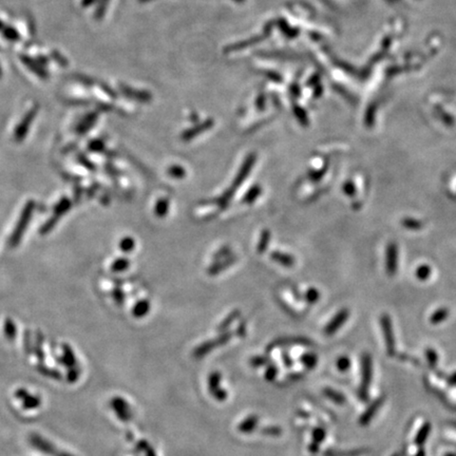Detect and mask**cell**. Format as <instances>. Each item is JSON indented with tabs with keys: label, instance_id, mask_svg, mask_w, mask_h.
<instances>
[{
	"label": "cell",
	"instance_id": "obj_4",
	"mask_svg": "<svg viewBox=\"0 0 456 456\" xmlns=\"http://www.w3.org/2000/svg\"><path fill=\"white\" fill-rule=\"evenodd\" d=\"M382 326L384 328V334L386 337V341L388 348H392L394 344H393V330H392V324H391V320H390V317L386 315H384L382 317Z\"/></svg>",
	"mask_w": 456,
	"mask_h": 456
},
{
	"label": "cell",
	"instance_id": "obj_9",
	"mask_svg": "<svg viewBox=\"0 0 456 456\" xmlns=\"http://www.w3.org/2000/svg\"><path fill=\"white\" fill-rule=\"evenodd\" d=\"M402 224L410 230H420L422 226V224L420 221H417V220H415V218H404Z\"/></svg>",
	"mask_w": 456,
	"mask_h": 456
},
{
	"label": "cell",
	"instance_id": "obj_12",
	"mask_svg": "<svg viewBox=\"0 0 456 456\" xmlns=\"http://www.w3.org/2000/svg\"><path fill=\"white\" fill-rule=\"evenodd\" d=\"M270 232L268 230H264L262 232V236H261V240L259 242V246H258V250L259 252H264L266 250V247H268V243L270 241Z\"/></svg>",
	"mask_w": 456,
	"mask_h": 456
},
{
	"label": "cell",
	"instance_id": "obj_13",
	"mask_svg": "<svg viewBox=\"0 0 456 456\" xmlns=\"http://www.w3.org/2000/svg\"><path fill=\"white\" fill-rule=\"evenodd\" d=\"M168 174L176 178H180L185 176V170L180 166H172L168 170Z\"/></svg>",
	"mask_w": 456,
	"mask_h": 456
},
{
	"label": "cell",
	"instance_id": "obj_8",
	"mask_svg": "<svg viewBox=\"0 0 456 456\" xmlns=\"http://www.w3.org/2000/svg\"><path fill=\"white\" fill-rule=\"evenodd\" d=\"M261 192H262V189H261V187L258 186V185H256V186L252 187V188L248 190V192H247L246 196H244V201H245L246 203H252V202H254V200L260 196Z\"/></svg>",
	"mask_w": 456,
	"mask_h": 456
},
{
	"label": "cell",
	"instance_id": "obj_7",
	"mask_svg": "<svg viewBox=\"0 0 456 456\" xmlns=\"http://www.w3.org/2000/svg\"><path fill=\"white\" fill-rule=\"evenodd\" d=\"M432 270H431V268L429 265H420V268H417L416 270V277L420 279V281H426L428 280V278L430 277V274H431Z\"/></svg>",
	"mask_w": 456,
	"mask_h": 456
},
{
	"label": "cell",
	"instance_id": "obj_15",
	"mask_svg": "<svg viewBox=\"0 0 456 456\" xmlns=\"http://www.w3.org/2000/svg\"><path fill=\"white\" fill-rule=\"evenodd\" d=\"M344 192L348 196H353L355 194V192H356V188H355V186H354L353 183H352V182H348V183H346L344 186Z\"/></svg>",
	"mask_w": 456,
	"mask_h": 456
},
{
	"label": "cell",
	"instance_id": "obj_11",
	"mask_svg": "<svg viewBox=\"0 0 456 456\" xmlns=\"http://www.w3.org/2000/svg\"><path fill=\"white\" fill-rule=\"evenodd\" d=\"M149 310V304L147 301H140L138 306L134 308V315L136 316H142L148 312Z\"/></svg>",
	"mask_w": 456,
	"mask_h": 456
},
{
	"label": "cell",
	"instance_id": "obj_16",
	"mask_svg": "<svg viewBox=\"0 0 456 456\" xmlns=\"http://www.w3.org/2000/svg\"><path fill=\"white\" fill-rule=\"evenodd\" d=\"M133 247H134V242H133L132 239H130V238H127V239H125L122 242V248L124 250L129 252V250H131L133 248Z\"/></svg>",
	"mask_w": 456,
	"mask_h": 456
},
{
	"label": "cell",
	"instance_id": "obj_1",
	"mask_svg": "<svg viewBox=\"0 0 456 456\" xmlns=\"http://www.w3.org/2000/svg\"><path fill=\"white\" fill-rule=\"evenodd\" d=\"M398 268V246L391 242L386 246V270L390 276L396 274Z\"/></svg>",
	"mask_w": 456,
	"mask_h": 456
},
{
	"label": "cell",
	"instance_id": "obj_5",
	"mask_svg": "<svg viewBox=\"0 0 456 456\" xmlns=\"http://www.w3.org/2000/svg\"><path fill=\"white\" fill-rule=\"evenodd\" d=\"M272 260H274L276 262H278L284 266H292L294 265V258L290 254H284V252H274L272 254Z\"/></svg>",
	"mask_w": 456,
	"mask_h": 456
},
{
	"label": "cell",
	"instance_id": "obj_10",
	"mask_svg": "<svg viewBox=\"0 0 456 456\" xmlns=\"http://www.w3.org/2000/svg\"><path fill=\"white\" fill-rule=\"evenodd\" d=\"M168 208H169V203L167 200L162 198V200H160L156 206V214L158 216H164L168 212Z\"/></svg>",
	"mask_w": 456,
	"mask_h": 456
},
{
	"label": "cell",
	"instance_id": "obj_3",
	"mask_svg": "<svg viewBox=\"0 0 456 456\" xmlns=\"http://www.w3.org/2000/svg\"><path fill=\"white\" fill-rule=\"evenodd\" d=\"M254 160H256L254 156H250L248 158H247V160L244 162V164L242 165L241 169L239 170V172H238V174H236V178L234 180V184H232L234 188L239 187L242 184L243 180L247 178V176L250 174V169H252V165L254 164Z\"/></svg>",
	"mask_w": 456,
	"mask_h": 456
},
{
	"label": "cell",
	"instance_id": "obj_2",
	"mask_svg": "<svg viewBox=\"0 0 456 456\" xmlns=\"http://www.w3.org/2000/svg\"><path fill=\"white\" fill-rule=\"evenodd\" d=\"M348 315H350V312L348 310H341L326 326V334L332 335V334H334L335 332H337L338 328L344 326V323L348 320Z\"/></svg>",
	"mask_w": 456,
	"mask_h": 456
},
{
	"label": "cell",
	"instance_id": "obj_14",
	"mask_svg": "<svg viewBox=\"0 0 456 456\" xmlns=\"http://www.w3.org/2000/svg\"><path fill=\"white\" fill-rule=\"evenodd\" d=\"M306 297L308 299V301L314 303V302H316L318 299H319V292L315 288H310L308 290L306 294Z\"/></svg>",
	"mask_w": 456,
	"mask_h": 456
},
{
	"label": "cell",
	"instance_id": "obj_6",
	"mask_svg": "<svg viewBox=\"0 0 456 456\" xmlns=\"http://www.w3.org/2000/svg\"><path fill=\"white\" fill-rule=\"evenodd\" d=\"M448 316H449V310H446V308H440V310H437L433 314L432 317L430 318V320H431V322L433 323V324H437V323L442 322Z\"/></svg>",
	"mask_w": 456,
	"mask_h": 456
}]
</instances>
